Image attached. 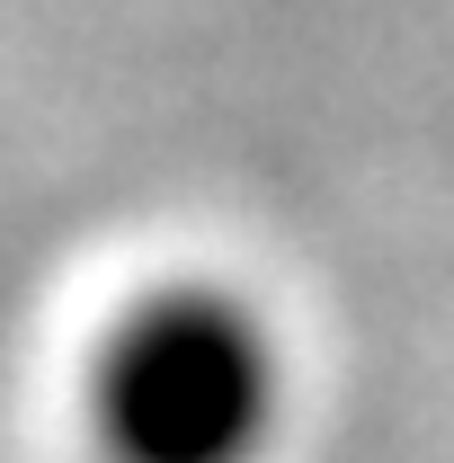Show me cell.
Here are the masks:
<instances>
[{"label": "cell", "mask_w": 454, "mask_h": 463, "mask_svg": "<svg viewBox=\"0 0 454 463\" xmlns=\"http://www.w3.org/2000/svg\"><path fill=\"white\" fill-rule=\"evenodd\" d=\"M277 419V347L250 303L170 286L99 347V437L116 463H250Z\"/></svg>", "instance_id": "obj_1"}]
</instances>
